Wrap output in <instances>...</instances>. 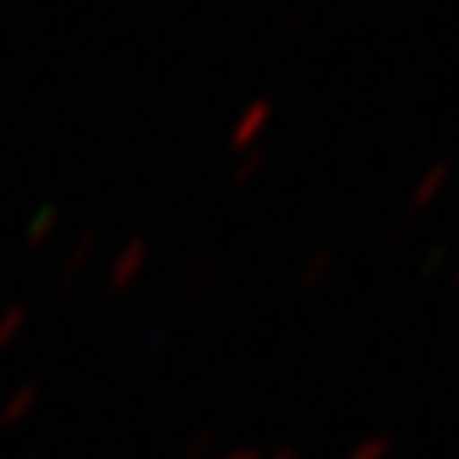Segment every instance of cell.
I'll return each instance as SVG.
<instances>
[{"label":"cell","mask_w":459,"mask_h":459,"mask_svg":"<svg viewBox=\"0 0 459 459\" xmlns=\"http://www.w3.org/2000/svg\"><path fill=\"white\" fill-rule=\"evenodd\" d=\"M37 409V391L33 387H15L4 405H0V427H22V420H30V412Z\"/></svg>","instance_id":"obj_1"},{"label":"cell","mask_w":459,"mask_h":459,"mask_svg":"<svg viewBox=\"0 0 459 459\" xmlns=\"http://www.w3.org/2000/svg\"><path fill=\"white\" fill-rule=\"evenodd\" d=\"M19 333H22V311L12 307V311L0 315V348H8V343H12Z\"/></svg>","instance_id":"obj_2"}]
</instances>
